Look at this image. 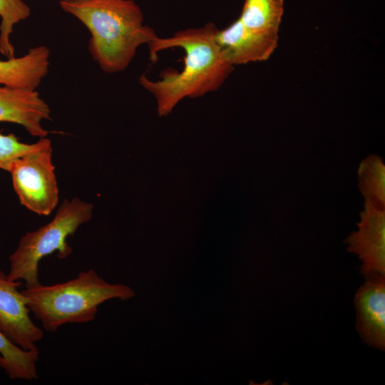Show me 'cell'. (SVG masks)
<instances>
[{
    "label": "cell",
    "instance_id": "cell-12",
    "mask_svg": "<svg viewBox=\"0 0 385 385\" xmlns=\"http://www.w3.org/2000/svg\"><path fill=\"white\" fill-rule=\"evenodd\" d=\"M284 0H245L239 19L252 31L279 39Z\"/></svg>",
    "mask_w": 385,
    "mask_h": 385
},
{
    "label": "cell",
    "instance_id": "cell-3",
    "mask_svg": "<svg viewBox=\"0 0 385 385\" xmlns=\"http://www.w3.org/2000/svg\"><path fill=\"white\" fill-rule=\"evenodd\" d=\"M21 292L30 312L50 332L66 324L93 321L98 306L107 300H126L135 296L130 287L109 284L93 270L81 272L74 279L63 283L39 284Z\"/></svg>",
    "mask_w": 385,
    "mask_h": 385
},
{
    "label": "cell",
    "instance_id": "cell-15",
    "mask_svg": "<svg viewBox=\"0 0 385 385\" xmlns=\"http://www.w3.org/2000/svg\"><path fill=\"white\" fill-rule=\"evenodd\" d=\"M30 7L23 0H0V52L7 58L15 57L10 36L14 26L26 19Z\"/></svg>",
    "mask_w": 385,
    "mask_h": 385
},
{
    "label": "cell",
    "instance_id": "cell-9",
    "mask_svg": "<svg viewBox=\"0 0 385 385\" xmlns=\"http://www.w3.org/2000/svg\"><path fill=\"white\" fill-rule=\"evenodd\" d=\"M50 119V108L36 90L0 85V122L21 125L31 135L42 138L48 131L41 123Z\"/></svg>",
    "mask_w": 385,
    "mask_h": 385
},
{
    "label": "cell",
    "instance_id": "cell-11",
    "mask_svg": "<svg viewBox=\"0 0 385 385\" xmlns=\"http://www.w3.org/2000/svg\"><path fill=\"white\" fill-rule=\"evenodd\" d=\"M49 57V48L41 45L21 57L0 59V85L36 90L48 72Z\"/></svg>",
    "mask_w": 385,
    "mask_h": 385
},
{
    "label": "cell",
    "instance_id": "cell-8",
    "mask_svg": "<svg viewBox=\"0 0 385 385\" xmlns=\"http://www.w3.org/2000/svg\"><path fill=\"white\" fill-rule=\"evenodd\" d=\"M354 296L356 328L364 342L384 351L385 275L366 277Z\"/></svg>",
    "mask_w": 385,
    "mask_h": 385
},
{
    "label": "cell",
    "instance_id": "cell-2",
    "mask_svg": "<svg viewBox=\"0 0 385 385\" xmlns=\"http://www.w3.org/2000/svg\"><path fill=\"white\" fill-rule=\"evenodd\" d=\"M59 4L89 30L88 51L107 73L125 70L138 48L158 36L144 24L133 0H61Z\"/></svg>",
    "mask_w": 385,
    "mask_h": 385
},
{
    "label": "cell",
    "instance_id": "cell-6",
    "mask_svg": "<svg viewBox=\"0 0 385 385\" xmlns=\"http://www.w3.org/2000/svg\"><path fill=\"white\" fill-rule=\"evenodd\" d=\"M357 227L344 240L347 250L361 261L364 277L385 275V208L364 200Z\"/></svg>",
    "mask_w": 385,
    "mask_h": 385
},
{
    "label": "cell",
    "instance_id": "cell-4",
    "mask_svg": "<svg viewBox=\"0 0 385 385\" xmlns=\"http://www.w3.org/2000/svg\"><path fill=\"white\" fill-rule=\"evenodd\" d=\"M93 209L91 203L78 197L64 200L49 222L21 237L16 249L9 256L8 277L13 281H24L25 288L41 284L38 277L41 260L55 252L60 259L71 255L72 248L66 240L81 225L90 221Z\"/></svg>",
    "mask_w": 385,
    "mask_h": 385
},
{
    "label": "cell",
    "instance_id": "cell-1",
    "mask_svg": "<svg viewBox=\"0 0 385 385\" xmlns=\"http://www.w3.org/2000/svg\"><path fill=\"white\" fill-rule=\"evenodd\" d=\"M217 30L209 22L178 31L169 37L158 36L148 45L153 62L158 59L159 52L168 48H180L185 52L181 71L168 68L158 80L144 74L139 77L140 85L154 96L160 116L170 113L185 98H199L216 91L231 74L235 66L216 41Z\"/></svg>",
    "mask_w": 385,
    "mask_h": 385
},
{
    "label": "cell",
    "instance_id": "cell-16",
    "mask_svg": "<svg viewBox=\"0 0 385 385\" xmlns=\"http://www.w3.org/2000/svg\"><path fill=\"white\" fill-rule=\"evenodd\" d=\"M47 140L45 137L34 143L28 144L19 141L13 133L4 135L0 133V169L9 171L16 160L41 148Z\"/></svg>",
    "mask_w": 385,
    "mask_h": 385
},
{
    "label": "cell",
    "instance_id": "cell-7",
    "mask_svg": "<svg viewBox=\"0 0 385 385\" xmlns=\"http://www.w3.org/2000/svg\"><path fill=\"white\" fill-rule=\"evenodd\" d=\"M21 284L0 270V331L21 349L38 351L36 343L43 338V331L29 316L26 299L18 290Z\"/></svg>",
    "mask_w": 385,
    "mask_h": 385
},
{
    "label": "cell",
    "instance_id": "cell-5",
    "mask_svg": "<svg viewBox=\"0 0 385 385\" xmlns=\"http://www.w3.org/2000/svg\"><path fill=\"white\" fill-rule=\"evenodd\" d=\"M9 172L22 205L38 215L52 212L58 204L59 191L50 139L41 148L16 160Z\"/></svg>",
    "mask_w": 385,
    "mask_h": 385
},
{
    "label": "cell",
    "instance_id": "cell-14",
    "mask_svg": "<svg viewBox=\"0 0 385 385\" xmlns=\"http://www.w3.org/2000/svg\"><path fill=\"white\" fill-rule=\"evenodd\" d=\"M358 178L364 200L385 208V165L382 158L372 154L364 159L359 167Z\"/></svg>",
    "mask_w": 385,
    "mask_h": 385
},
{
    "label": "cell",
    "instance_id": "cell-10",
    "mask_svg": "<svg viewBox=\"0 0 385 385\" xmlns=\"http://www.w3.org/2000/svg\"><path fill=\"white\" fill-rule=\"evenodd\" d=\"M215 38L234 66L267 61L278 44L277 39L252 31L239 19L225 29H218Z\"/></svg>",
    "mask_w": 385,
    "mask_h": 385
},
{
    "label": "cell",
    "instance_id": "cell-13",
    "mask_svg": "<svg viewBox=\"0 0 385 385\" xmlns=\"http://www.w3.org/2000/svg\"><path fill=\"white\" fill-rule=\"evenodd\" d=\"M39 351L21 349L0 331V367L12 379H38L36 363Z\"/></svg>",
    "mask_w": 385,
    "mask_h": 385
}]
</instances>
